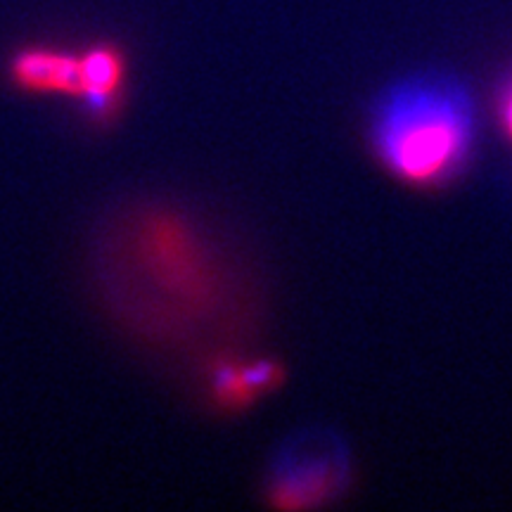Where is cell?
<instances>
[{"label": "cell", "instance_id": "obj_3", "mask_svg": "<svg viewBox=\"0 0 512 512\" xmlns=\"http://www.w3.org/2000/svg\"><path fill=\"white\" fill-rule=\"evenodd\" d=\"M349 472V451L337 434H294L268 467V501L285 510L316 508L342 494Z\"/></svg>", "mask_w": 512, "mask_h": 512}, {"label": "cell", "instance_id": "obj_6", "mask_svg": "<svg viewBox=\"0 0 512 512\" xmlns=\"http://www.w3.org/2000/svg\"><path fill=\"white\" fill-rule=\"evenodd\" d=\"M211 382V399L223 411H240V408L249 406L256 399L245 380V370L242 363L230 361V358H214L209 370Z\"/></svg>", "mask_w": 512, "mask_h": 512}, {"label": "cell", "instance_id": "obj_2", "mask_svg": "<svg viewBox=\"0 0 512 512\" xmlns=\"http://www.w3.org/2000/svg\"><path fill=\"white\" fill-rule=\"evenodd\" d=\"M475 136L472 100L456 81L420 76L396 83L373 121L377 155L396 176L434 183L458 169Z\"/></svg>", "mask_w": 512, "mask_h": 512}, {"label": "cell", "instance_id": "obj_1", "mask_svg": "<svg viewBox=\"0 0 512 512\" xmlns=\"http://www.w3.org/2000/svg\"><path fill=\"white\" fill-rule=\"evenodd\" d=\"M98 280L117 316L140 335L183 339L204 330L223 292L209 238L181 209L138 204L107 223Z\"/></svg>", "mask_w": 512, "mask_h": 512}, {"label": "cell", "instance_id": "obj_5", "mask_svg": "<svg viewBox=\"0 0 512 512\" xmlns=\"http://www.w3.org/2000/svg\"><path fill=\"white\" fill-rule=\"evenodd\" d=\"M8 76L27 93L79 95V55L67 50L29 46L17 50L8 62Z\"/></svg>", "mask_w": 512, "mask_h": 512}, {"label": "cell", "instance_id": "obj_4", "mask_svg": "<svg viewBox=\"0 0 512 512\" xmlns=\"http://www.w3.org/2000/svg\"><path fill=\"white\" fill-rule=\"evenodd\" d=\"M126 55L114 43H95L79 53V95L83 110L95 124L112 121L119 112Z\"/></svg>", "mask_w": 512, "mask_h": 512}, {"label": "cell", "instance_id": "obj_7", "mask_svg": "<svg viewBox=\"0 0 512 512\" xmlns=\"http://www.w3.org/2000/svg\"><path fill=\"white\" fill-rule=\"evenodd\" d=\"M503 121H505V128H508L510 138H512V86L508 95H505V105H503Z\"/></svg>", "mask_w": 512, "mask_h": 512}]
</instances>
